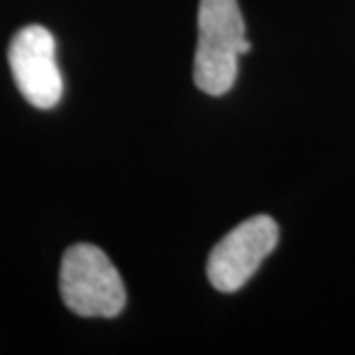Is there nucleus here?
<instances>
[{
    "label": "nucleus",
    "mask_w": 355,
    "mask_h": 355,
    "mask_svg": "<svg viewBox=\"0 0 355 355\" xmlns=\"http://www.w3.org/2000/svg\"><path fill=\"white\" fill-rule=\"evenodd\" d=\"M250 49L238 0H201L194 55L196 88L212 97L226 95L238 79V58Z\"/></svg>",
    "instance_id": "obj_1"
},
{
    "label": "nucleus",
    "mask_w": 355,
    "mask_h": 355,
    "mask_svg": "<svg viewBox=\"0 0 355 355\" xmlns=\"http://www.w3.org/2000/svg\"><path fill=\"white\" fill-rule=\"evenodd\" d=\"M60 297L76 316L113 318L125 309L123 277L95 245L69 247L60 263Z\"/></svg>",
    "instance_id": "obj_2"
},
{
    "label": "nucleus",
    "mask_w": 355,
    "mask_h": 355,
    "mask_svg": "<svg viewBox=\"0 0 355 355\" xmlns=\"http://www.w3.org/2000/svg\"><path fill=\"white\" fill-rule=\"evenodd\" d=\"M277 240H279V226L268 215L250 217L236 226L210 252L205 266L210 284L222 293L243 288L277 247Z\"/></svg>",
    "instance_id": "obj_3"
},
{
    "label": "nucleus",
    "mask_w": 355,
    "mask_h": 355,
    "mask_svg": "<svg viewBox=\"0 0 355 355\" xmlns=\"http://www.w3.org/2000/svg\"><path fill=\"white\" fill-rule=\"evenodd\" d=\"M14 83L37 109H51L62 97V76L55 62V40L42 26H26L7 51Z\"/></svg>",
    "instance_id": "obj_4"
}]
</instances>
